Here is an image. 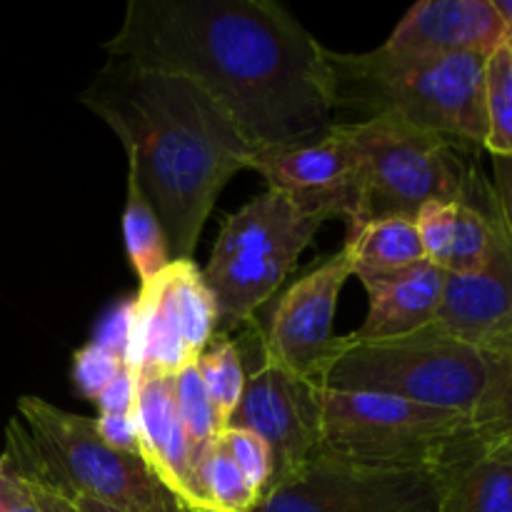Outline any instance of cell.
<instances>
[{"instance_id":"11","label":"cell","mask_w":512,"mask_h":512,"mask_svg":"<svg viewBox=\"0 0 512 512\" xmlns=\"http://www.w3.org/2000/svg\"><path fill=\"white\" fill-rule=\"evenodd\" d=\"M230 428L258 435L273 458L270 488L293 478L320 448L318 383L303 380L275 365L265 355L245 378V393ZM268 488V490H270Z\"/></svg>"},{"instance_id":"5","label":"cell","mask_w":512,"mask_h":512,"mask_svg":"<svg viewBox=\"0 0 512 512\" xmlns=\"http://www.w3.org/2000/svg\"><path fill=\"white\" fill-rule=\"evenodd\" d=\"M485 58L488 55H395L333 53V105L375 115H393L438 133L458 145H485Z\"/></svg>"},{"instance_id":"4","label":"cell","mask_w":512,"mask_h":512,"mask_svg":"<svg viewBox=\"0 0 512 512\" xmlns=\"http://www.w3.org/2000/svg\"><path fill=\"white\" fill-rule=\"evenodd\" d=\"M3 468L68 498L95 500L123 512H188L140 455L110 448L93 418L43 398H20L5 430Z\"/></svg>"},{"instance_id":"35","label":"cell","mask_w":512,"mask_h":512,"mask_svg":"<svg viewBox=\"0 0 512 512\" xmlns=\"http://www.w3.org/2000/svg\"><path fill=\"white\" fill-rule=\"evenodd\" d=\"M75 505H78L80 512H123V510H118V508H110V505L95 503V500H85V498L75 500Z\"/></svg>"},{"instance_id":"36","label":"cell","mask_w":512,"mask_h":512,"mask_svg":"<svg viewBox=\"0 0 512 512\" xmlns=\"http://www.w3.org/2000/svg\"><path fill=\"white\" fill-rule=\"evenodd\" d=\"M0 470H3V460H0Z\"/></svg>"},{"instance_id":"23","label":"cell","mask_w":512,"mask_h":512,"mask_svg":"<svg viewBox=\"0 0 512 512\" xmlns=\"http://www.w3.org/2000/svg\"><path fill=\"white\" fill-rule=\"evenodd\" d=\"M485 113L490 155H512V40L505 38L485 58Z\"/></svg>"},{"instance_id":"14","label":"cell","mask_w":512,"mask_h":512,"mask_svg":"<svg viewBox=\"0 0 512 512\" xmlns=\"http://www.w3.org/2000/svg\"><path fill=\"white\" fill-rule=\"evenodd\" d=\"M433 323L455 338L512 355V243L500 220L488 265L478 273L448 275Z\"/></svg>"},{"instance_id":"19","label":"cell","mask_w":512,"mask_h":512,"mask_svg":"<svg viewBox=\"0 0 512 512\" xmlns=\"http://www.w3.org/2000/svg\"><path fill=\"white\" fill-rule=\"evenodd\" d=\"M425 260L448 275L478 273L488 265L498 238L493 208L473 203V198L428 203L415 218Z\"/></svg>"},{"instance_id":"28","label":"cell","mask_w":512,"mask_h":512,"mask_svg":"<svg viewBox=\"0 0 512 512\" xmlns=\"http://www.w3.org/2000/svg\"><path fill=\"white\" fill-rule=\"evenodd\" d=\"M130 328H133V298L115 305V308L100 320L98 330H95L90 343L100 345V348L110 350V353L120 355V358L125 360V353H128V343H130Z\"/></svg>"},{"instance_id":"20","label":"cell","mask_w":512,"mask_h":512,"mask_svg":"<svg viewBox=\"0 0 512 512\" xmlns=\"http://www.w3.org/2000/svg\"><path fill=\"white\" fill-rule=\"evenodd\" d=\"M345 250L353 263V275H385L423 263L425 250L418 225L410 218L370 220L348 235Z\"/></svg>"},{"instance_id":"18","label":"cell","mask_w":512,"mask_h":512,"mask_svg":"<svg viewBox=\"0 0 512 512\" xmlns=\"http://www.w3.org/2000/svg\"><path fill=\"white\" fill-rule=\"evenodd\" d=\"M368 293V318L353 340H390L423 330L438 315L448 273L430 260L385 275H358Z\"/></svg>"},{"instance_id":"22","label":"cell","mask_w":512,"mask_h":512,"mask_svg":"<svg viewBox=\"0 0 512 512\" xmlns=\"http://www.w3.org/2000/svg\"><path fill=\"white\" fill-rule=\"evenodd\" d=\"M123 238L125 250L133 270L138 273L140 285L158 278L170 265V248L165 230L160 225L158 215L150 208L148 200L138 190V185L128 178V200H125L123 213Z\"/></svg>"},{"instance_id":"6","label":"cell","mask_w":512,"mask_h":512,"mask_svg":"<svg viewBox=\"0 0 512 512\" xmlns=\"http://www.w3.org/2000/svg\"><path fill=\"white\" fill-rule=\"evenodd\" d=\"M323 223V215L300 208L278 190L255 195L225 220L203 270L220 330L230 333L253 323L255 310L278 293Z\"/></svg>"},{"instance_id":"3","label":"cell","mask_w":512,"mask_h":512,"mask_svg":"<svg viewBox=\"0 0 512 512\" xmlns=\"http://www.w3.org/2000/svg\"><path fill=\"white\" fill-rule=\"evenodd\" d=\"M318 385L395 395L483 428H512V355L455 338L435 323L403 338H338Z\"/></svg>"},{"instance_id":"29","label":"cell","mask_w":512,"mask_h":512,"mask_svg":"<svg viewBox=\"0 0 512 512\" xmlns=\"http://www.w3.org/2000/svg\"><path fill=\"white\" fill-rule=\"evenodd\" d=\"M18 478V475H15ZM20 495L10 512H80L73 498L58 493L53 488H45L40 483H30V480L18 478Z\"/></svg>"},{"instance_id":"32","label":"cell","mask_w":512,"mask_h":512,"mask_svg":"<svg viewBox=\"0 0 512 512\" xmlns=\"http://www.w3.org/2000/svg\"><path fill=\"white\" fill-rule=\"evenodd\" d=\"M138 383L140 375L125 368L108 388L103 390L95 403H98L100 413H113V415H130L135 410V400H138Z\"/></svg>"},{"instance_id":"25","label":"cell","mask_w":512,"mask_h":512,"mask_svg":"<svg viewBox=\"0 0 512 512\" xmlns=\"http://www.w3.org/2000/svg\"><path fill=\"white\" fill-rule=\"evenodd\" d=\"M175 400H178L180 420H183L185 435H188L190 450H193L195 470V460L223 433L213 403H210L208 390H205L203 378L198 373V363L175 375Z\"/></svg>"},{"instance_id":"10","label":"cell","mask_w":512,"mask_h":512,"mask_svg":"<svg viewBox=\"0 0 512 512\" xmlns=\"http://www.w3.org/2000/svg\"><path fill=\"white\" fill-rule=\"evenodd\" d=\"M438 468H378L315 455L253 512H438Z\"/></svg>"},{"instance_id":"8","label":"cell","mask_w":512,"mask_h":512,"mask_svg":"<svg viewBox=\"0 0 512 512\" xmlns=\"http://www.w3.org/2000/svg\"><path fill=\"white\" fill-rule=\"evenodd\" d=\"M343 128L360 163V220L355 230L380 218L415 220L428 203L470 195L473 178L453 140L393 115L343 123Z\"/></svg>"},{"instance_id":"24","label":"cell","mask_w":512,"mask_h":512,"mask_svg":"<svg viewBox=\"0 0 512 512\" xmlns=\"http://www.w3.org/2000/svg\"><path fill=\"white\" fill-rule=\"evenodd\" d=\"M198 373L203 378L205 390H208L215 415H218L220 430L230 428V420H233L235 410L243 400L245 378H248L238 345L228 338H218L213 348L200 355Z\"/></svg>"},{"instance_id":"26","label":"cell","mask_w":512,"mask_h":512,"mask_svg":"<svg viewBox=\"0 0 512 512\" xmlns=\"http://www.w3.org/2000/svg\"><path fill=\"white\" fill-rule=\"evenodd\" d=\"M218 440L225 448V453L238 465L240 473L245 475V480L263 498L270 488V480H273V458H270L268 445L245 428H225Z\"/></svg>"},{"instance_id":"12","label":"cell","mask_w":512,"mask_h":512,"mask_svg":"<svg viewBox=\"0 0 512 512\" xmlns=\"http://www.w3.org/2000/svg\"><path fill=\"white\" fill-rule=\"evenodd\" d=\"M350 275L353 263L343 248L295 280L275 305L268 330L260 335V355L298 378L318 383L338 343L335 313Z\"/></svg>"},{"instance_id":"17","label":"cell","mask_w":512,"mask_h":512,"mask_svg":"<svg viewBox=\"0 0 512 512\" xmlns=\"http://www.w3.org/2000/svg\"><path fill=\"white\" fill-rule=\"evenodd\" d=\"M438 512H512V428L470 435L440 465Z\"/></svg>"},{"instance_id":"27","label":"cell","mask_w":512,"mask_h":512,"mask_svg":"<svg viewBox=\"0 0 512 512\" xmlns=\"http://www.w3.org/2000/svg\"><path fill=\"white\" fill-rule=\"evenodd\" d=\"M128 368L120 355L100 348V345L88 343L73 355V378L80 393L88 400H98L103 390Z\"/></svg>"},{"instance_id":"30","label":"cell","mask_w":512,"mask_h":512,"mask_svg":"<svg viewBox=\"0 0 512 512\" xmlns=\"http://www.w3.org/2000/svg\"><path fill=\"white\" fill-rule=\"evenodd\" d=\"M488 195L493 213L512 243V155H493V185Z\"/></svg>"},{"instance_id":"1","label":"cell","mask_w":512,"mask_h":512,"mask_svg":"<svg viewBox=\"0 0 512 512\" xmlns=\"http://www.w3.org/2000/svg\"><path fill=\"white\" fill-rule=\"evenodd\" d=\"M105 50L193 80L255 150L310 143L335 125L328 48L275 0H130Z\"/></svg>"},{"instance_id":"7","label":"cell","mask_w":512,"mask_h":512,"mask_svg":"<svg viewBox=\"0 0 512 512\" xmlns=\"http://www.w3.org/2000/svg\"><path fill=\"white\" fill-rule=\"evenodd\" d=\"M318 403L320 448L315 455L378 468H438L455 445L490 430L465 415L383 393L318 385Z\"/></svg>"},{"instance_id":"15","label":"cell","mask_w":512,"mask_h":512,"mask_svg":"<svg viewBox=\"0 0 512 512\" xmlns=\"http://www.w3.org/2000/svg\"><path fill=\"white\" fill-rule=\"evenodd\" d=\"M505 38L493 0H423L380 48L395 55H490Z\"/></svg>"},{"instance_id":"31","label":"cell","mask_w":512,"mask_h":512,"mask_svg":"<svg viewBox=\"0 0 512 512\" xmlns=\"http://www.w3.org/2000/svg\"><path fill=\"white\" fill-rule=\"evenodd\" d=\"M95 430L100 438L110 445V448L120 450L128 455H140V438H138V423L135 415H113V413H100L95 418ZM143 458V455H140Z\"/></svg>"},{"instance_id":"34","label":"cell","mask_w":512,"mask_h":512,"mask_svg":"<svg viewBox=\"0 0 512 512\" xmlns=\"http://www.w3.org/2000/svg\"><path fill=\"white\" fill-rule=\"evenodd\" d=\"M495 8H498L500 18H503L505 30H508V38L512 40V0H493Z\"/></svg>"},{"instance_id":"16","label":"cell","mask_w":512,"mask_h":512,"mask_svg":"<svg viewBox=\"0 0 512 512\" xmlns=\"http://www.w3.org/2000/svg\"><path fill=\"white\" fill-rule=\"evenodd\" d=\"M133 415L145 465L185 510L200 512L193 483V450L175 400V375H140Z\"/></svg>"},{"instance_id":"2","label":"cell","mask_w":512,"mask_h":512,"mask_svg":"<svg viewBox=\"0 0 512 512\" xmlns=\"http://www.w3.org/2000/svg\"><path fill=\"white\" fill-rule=\"evenodd\" d=\"M78 100L128 153L130 180L158 215L170 258L193 260L218 195L233 175L250 170L253 145L200 85L180 75L108 58Z\"/></svg>"},{"instance_id":"21","label":"cell","mask_w":512,"mask_h":512,"mask_svg":"<svg viewBox=\"0 0 512 512\" xmlns=\"http://www.w3.org/2000/svg\"><path fill=\"white\" fill-rule=\"evenodd\" d=\"M193 483L200 512H253L260 503L258 490L245 480L220 440L195 460Z\"/></svg>"},{"instance_id":"13","label":"cell","mask_w":512,"mask_h":512,"mask_svg":"<svg viewBox=\"0 0 512 512\" xmlns=\"http://www.w3.org/2000/svg\"><path fill=\"white\" fill-rule=\"evenodd\" d=\"M250 170L263 175L268 190L288 195L300 208L325 220L340 215L348 233L358 228L360 163L343 123L310 143L255 150Z\"/></svg>"},{"instance_id":"9","label":"cell","mask_w":512,"mask_h":512,"mask_svg":"<svg viewBox=\"0 0 512 512\" xmlns=\"http://www.w3.org/2000/svg\"><path fill=\"white\" fill-rule=\"evenodd\" d=\"M215 330L218 308L203 270L193 260H170L133 298L125 365L138 375H178L198 363Z\"/></svg>"},{"instance_id":"33","label":"cell","mask_w":512,"mask_h":512,"mask_svg":"<svg viewBox=\"0 0 512 512\" xmlns=\"http://www.w3.org/2000/svg\"><path fill=\"white\" fill-rule=\"evenodd\" d=\"M20 495V483L13 473L8 470H0V512H10Z\"/></svg>"}]
</instances>
